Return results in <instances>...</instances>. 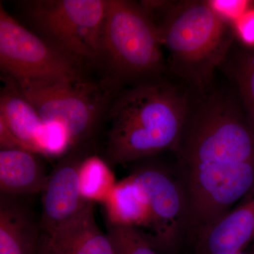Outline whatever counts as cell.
Wrapping results in <instances>:
<instances>
[{"label": "cell", "mask_w": 254, "mask_h": 254, "mask_svg": "<svg viewBox=\"0 0 254 254\" xmlns=\"http://www.w3.org/2000/svg\"><path fill=\"white\" fill-rule=\"evenodd\" d=\"M187 190L205 199L233 196L254 182V125L234 89L191 91L175 149Z\"/></svg>", "instance_id": "6da1fadb"}, {"label": "cell", "mask_w": 254, "mask_h": 254, "mask_svg": "<svg viewBox=\"0 0 254 254\" xmlns=\"http://www.w3.org/2000/svg\"><path fill=\"white\" fill-rule=\"evenodd\" d=\"M191 90L164 77L119 93L109 109L105 152L109 166L141 161L173 150L181 135Z\"/></svg>", "instance_id": "7a4b0ae2"}, {"label": "cell", "mask_w": 254, "mask_h": 254, "mask_svg": "<svg viewBox=\"0 0 254 254\" xmlns=\"http://www.w3.org/2000/svg\"><path fill=\"white\" fill-rule=\"evenodd\" d=\"M163 48L168 50V71L191 91L211 88L237 39L235 25L210 1H143Z\"/></svg>", "instance_id": "3957f363"}, {"label": "cell", "mask_w": 254, "mask_h": 254, "mask_svg": "<svg viewBox=\"0 0 254 254\" xmlns=\"http://www.w3.org/2000/svg\"><path fill=\"white\" fill-rule=\"evenodd\" d=\"M153 18L143 3L108 0L102 52L114 78L141 82L163 78L168 63Z\"/></svg>", "instance_id": "277c9868"}, {"label": "cell", "mask_w": 254, "mask_h": 254, "mask_svg": "<svg viewBox=\"0 0 254 254\" xmlns=\"http://www.w3.org/2000/svg\"><path fill=\"white\" fill-rule=\"evenodd\" d=\"M115 78L100 82L84 78L20 87L23 96L44 122L61 123L67 130L71 148L92 145L100 122L120 92Z\"/></svg>", "instance_id": "5b68a950"}, {"label": "cell", "mask_w": 254, "mask_h": 254, "mask_svg": "<svg viewBox=\"0 0 254 254\" xmlns=\"http://www.w3.org/2000/svg\"><path fill=\"white\" fill-rule=\"evenodd\" d=\"M108 0H33L21 3L42 38L78 61L102 60Z\"/></svg>", "instance_id": "8992f818"}, {"label": "cell", "mask_w": 254, "mask_h": 254, "mask_svg": "<svg viewBox=\"0 0 254 254\" xmlns=\"http://www.w3.org/2000/svg\"><path fill=\"white\" fill-rule=\"evenodd\" d=\"M81 64L23 27L0 4V66L17 86L81 79Z\"/></svg>", "instance_id": "52a82bcc"}, {"label": "cell", "mask_w": 254, "mask_h": 254, "mask_svg": "<svg viewBox=\"0 0 254 254\" xmlns=\"http://www.w3.org/2000/svg\"><path fill=\"white\" fill-rule=\"evenodd\" d=\"M131 175L144 192L149 207V233L143 235L155 249L172 248L189 226L188 203L180 178L162 165L148 163Z\"/></svg>", "instance_id": "ba28073f"}, {"label": "cell", "mask_w": 254, "mask_h": 254, "mask_svg": "<svg viewBox=\"0 0 254 254\" xmlns=\"http://www.w3.org/2000/svg\"><path fill=\"white\" fill-rule=\"evenodd\" d=\"M92 145L71 147L60 158L48 175L43 191L42 232L49 234L77 215L91 200L83 198L80 186V169L91 154Z\"/></svg>", "instance_id": "9c48e42d"}, {"label": "cell", "mask_w": 254, "mask_h": 254, "mask_svg": "<svg viewBox=\"0 0 254 254\" xmlns=\"http://www.w3.org/2000/svg\"><path fill=\"white\" fill-rule=\"evenodd\" d=\"M199 237L198 254H237L254 239V190Z\"/></svg>", "instance_id": "30bf717a"}, {"label": "cell", "mask_w": 254, "mask_h": 254, "mask_svg": "<svg viewBox=\"0 0 254 254\" xmlns=\"http://www.w3.org/2000/svg\"><path fill=\"white\" fill-rule=\"evenodd\" d=\"M47 235L58 254H115L108 234L98 226L93 201Z\"/></svg>", "instance_id": "8fae6325"}, {"label": "cell", "mask_w": 254, "mask_h": 254, "mask_svg": "<svg viewBox=\"0 0 254 254\" xmlns=\"http://www.w3.org/2000/svg\"><path fill=\"white\" fill-rule=\"evenodd\" d=\"M42 234L31 212L17 198L0 196V254H36Z\"/></svg>", "instance_id": "7c38bea8"}, {"label": "cell", "mask_w": 254, "mask_h": 254, "mask_svg": "<svg viewBox=\"0 0 254 254\" xmlns=\"http://www.w3.org/2000/svg\"><path fill=\"white\" fill-rule=\"evenodd\" d=\"M36 154L23 149L0 150L1 195L17 198L43 191L48 176Z\"/></svg>", "instance_id": "4fadbf2b"}, {"label": "cell", "mask_w": 254, "mask_h": 254, "mask_svg": "<svg viewBox=\"0 0 254 254\" xmlns=\"http://www.w3.org/2000/svg\"><path fill=\"white\" fill-rule=\"evenodd\" d=\"M0 96V119L33 153H38L37 138L44 121L12 80L6 77Z\"/></svg>", "instance_id": "5bb4252c"}, {"label": "cell", "mask_w": 254, "mask_h": 254, "mask_svg": "<svg viewBox=\"0 0 254 254\" xmlns=\"http://www.w3.org/2000/svg\"><path fill=\"white\" fill-rule=\"evenodd\" d=\"M108 224L148 229L150 210L144 192L132 175L115 184L104 201Z\"/></svg>", "instance_id": "9a60e30c"}, {"label": "cell", "mask_w": 254, "mask_h": 254, "mask_svg": "<svg viewBox=\"0 0 254 254\" xmlns=\"http://www.w3.org/2000/svg\"><path fill=\"white\" fill-rule=\"evenodd\" d=\"M220 68L254 125V47L245 46L237 38Z\"/></svg>", "instance_id": "2e32d148"}, {"label": "cell", "mask_w": 254, "mask_h": 254, "mask_svg": "<svg viewBox=\"0 0 254 254\" xmlns=\"http://www.w3.org/2000/svg\"><path fill=\"white\" fill-rule=\"evenodd\" d=\"M110 166L104 160L91 155L80 169V186L83 198L91 201H104L115 185Z\"/></svg>", "instance_id": "e0dca14e"}, {"label": "cell", "mask_w": 254, "mask_h": 254, "mask_svg": "<svg viewBox=\"0 0 254 254\" xmlns=\"http://www.w3.org/2000/svg\"><path fill=\"white\" fill-rule=\"evenodd\" d=\"M108 235L115 254H158L140 230L135 227L107 224Z\"/></svg>", "instance_id": "ac0fdd59"}, {"label": "cell", "mask_w": 254, "mask_h": 254, "mask_svg": "<svg viewBox=\"0 0 254 254\" xmlns=\"http://www.w3.org/2000/svg\"><path fill=\"white\" fill-rule=\"evenodd\" d=\"M39 154L48 157L63 156L71 148V139L66 128L57 122H44L38 138Z\"/></svg>", "instance_id": "d6986e66"}, {"label": "cell", "mask_w": 254, "mask_h": 254, "mask_svg": "<svg viewBox=\"0 0 254 254\" xmlns=\"http://www.w3.org/2000/svg\"><path fill=\"white\" fill-rule=\"evenodd\" d=\"M237 39L245 46L254 47V4L234 23Z\"/></svg>", "instance_id": "ffe728a7"}, {"label": "cell", "mask_w": 254, "mask_h": 254, "mask_svg": "<svg viewBox=\"0 0 254 254\" xmlns=\"http://www.w3.org/2000/svg\"><path fill=\"white\" fill-rule=\"evenodd\" d=\"M212 5L220 14L231 20L235 23L236 20L242 16L249 8L253 4L252 1L245 0L236 1H223V0H214L210 1Z\"/></svg>", "instance_id": "44dd1931"}, {"label": "cell", "mask_w": 254, "mask_h": 254, "mask_svg": "<svg viewBox=\"0 0 254 254\" xmlns=\"http://www.w3.org/2000/svg\"><path fill=\"white\" fill-rule=\"evenodd\" d=\"M0 147L1 150L23 149L26 150L21 143L10 131L6 124L0 119Z\"/></svg>", "instance_id": "7402d4cb"}, {"label": "cell", "mask_w": 254, "mask_h": 254, "mask_svg": "<svg viewBox=\"0 0 254 254\" xmlns=\"http://www.w3.org/2000/svg\"><path fill=\"white\" fill-rule=\"evenodd\" d=\"M36 254H58L53 249L47 234L42 232Z\"/></svg>", "instance_id": "603a6c76"}, {"label": "cell", "mask_w": 254, "mask_h": 254, "mask_svg": "<svg viewBox=\"0 0 254 254\" xmlns=\"http://www.w3.org/2000/svg\"><path fill=\"white\" fill-rule=\"evenodd\" d=\"M247 254L243 253V252H241V253H239V254Z\"/></svg>", "instance_id": "cb8c5ba5"}]
</instances>
